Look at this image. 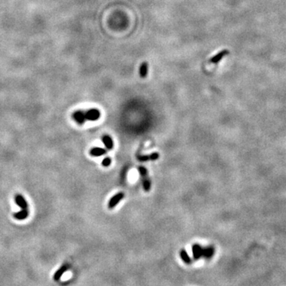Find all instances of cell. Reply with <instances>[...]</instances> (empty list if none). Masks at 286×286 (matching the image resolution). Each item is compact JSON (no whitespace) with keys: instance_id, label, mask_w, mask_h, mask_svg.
<instances>
[{"instance_id":"6da1fadb","label":"cell","mask_w":286,"mask_h":286,"mask_svg":"<svg viewBox=\"0 0 286 286\" xmlns=\"http://www.w3.org/2000/svg\"><path fill=\"white\" fill-rule=\"evenodd\" d=\"M86 120L96 121L100 118V111L98 109H91L85 112Z\"/></svg>"},{"instance_id":"7a4b0ae2","label":"cell","mask_w":286,"mask_h":286,"mask_svg":"<svg viewBox=\"0 0 286 286\" xmlns=\"http://www.w3.org/2000/svg\"><path fill=\"white\" fill-rule=\"evenodd\" d=\"M123 197H124V193L123 192H119V193H117L114 196H112L111 200H110L109 203H108V207L110 209L114 208L119 203V202L123 199Z\"/></svg>"},{"instance_id":"3957f363","label":"cell","mask_w":286,"mask_h":286,"mask_svg":"<svg viewBox=\"0 0 286 286\" xmlns=\"http://www.w3.org/2000/svg\"><path fill=\"white\" fill-rule=\"evenodd\" d=\"M192 254L193 258L196 260L200 259L203 257V247L198 244H195L192 246Z\"/></svg>"},{"instance_id":"277c9868","label":"cell","mask_w":286,"mask_h":286,"mask_svg":"<svg viewBox=\"0 0 286 286\" xmlns=\"http://www.w3.org/2000/svg\"><path fill=\"white\" fill-rule=\"evenodd\" d=\"M73 119H75V121L77 122L78 124H83V123H84L85 120H86L85 113L82 111H76L73 114Z\"/></svg>"},{"instance_id":"5b68a950","label":"cell","mask_w":286,"mask_h":286,"mask_svg":"<svg viewBox=\"0 0 286 286\" xmlns=\"http://www.w3.org/2000/svg\"><path fill=\"white\" fill-rule=\"evenodd\" d=\"M160 157L159 153L157 152L153 153L149 155H145V156L137 157V160L140 161H156Z\"/></svg>"},{"instance_id":"8992f818","label":"cell","mask_w":286,"mask_h":286,"mask_svg":"<svg viewBox=\"0 0 286 286\" xmlns=\"http://www.w3.org/2000/svg\"><path fill=\"white\" fill-rule=\"evenodd\" d=\"M102 141L107 149H112L114 146L113 140L109 135H104L102 137Z\"/></svg>"},{"instance_id":"52a82bcc","label":"cell","mask_w":286,"mask_h":286,"mask_svg":"<svg viewBox=\"0 0 286 286\" xmlns=\"http://www.w3.org/2000/svg\"><path fill=\"white\" fill-rule=\"evenodd\" d=\"M68 269V265H63L60 269L57 270L56 273H55L54 276H53V279L55 280H59L60 279V277H62V275L65 273Z\"/></svg>"},{"instance_id":"ba28073f","label":"cell","mask_w":286,"mask_h":286,"mask_svg":"<svg viewBox=\"0 0 286 286\" xmlns=\"http://www.w3.org/2000/svg\"><path fill=\"white\" fill-rule=\"evenodd\" d=\"M15 200H16V203H17L18 205L20 207H22V211H27V203L22 196H20V195H18V196H16Z\"/></svg>"},{"instance_id":"9c48e42d","label":"cell","mask_w":286,"mask_h":286,"mask_svg":"<svg viewBox=\"0 0 286 286\" xmlns=\"http://www.w3.org/2000/svg\"><path fill=\"white\" fill-rule=\"evenodd\" d=\"M214 254V249L213 247H207L203 248V257L207 259H210L212 258Z\"/></svg>"},{"instance_id":"30bf717a","label":"cell","mask_w":286,"mask_h":286,"mask_svg":"<svg viewBox=\"0 0 286 286\" xmlns=\"http://www.w3.org/2000/svg\"><path fill=\"white\" fill-rule=\"evenodd\" d=\"M107 153V150L104 148H100V147H96L91 149L90 154L94 157H100L102 155H104Z\"/></svg>"},{"instance_id":"8fae6325","label":"cell","mask_w":286,"mask_h":286,"mask_svg":"<svg viewBox=\"0 0 286 286\" xmlns=\"http://www.w3.org/2000/svg\"><path fill=\"white\" fill-rule=\"evenodd\" d=\"M228 53H228L227 50L221 51L220 53H219L218 54L215 55V56H214V57H213L211 59V63H218L219 61V60H222V58L224 57V56L227 55Z\"/></svg>"},{"instance_id":"7c38bea8","label":"cell","mask_w":286,"mask_h":286,"mask_svg":"<svg viewBox=\"0 0 286 286\" xmlns=\"http://www.w3.org/2000/svg\"><path fill=\"white\" fill-rule=\"evenodd\" d=\"M139 74L141 76V77H146L147 74H148V63L143 62L141 64L139 68Z\"/></svg>"},{"instance_id":"4fadbf2b","label":"cell","mask_w":286,"mask_h":286,"mask_svg":"<svg viewBox=\"0 0 286 286\" xmlns=\"http://www.w3.org/2000/svg\"><path fill=\"white\" fill-rule=\"evenodd\" d=\"M181 258L183 260V262L186 264H190L191 263V258L189 255L188 254L187 251L185 250H182L181 251Z\"/></svg>"},{"instance_id":"5bb4252c","label":"cell","mask_w":286,"mask_h":286,"mask_svg":"<svg viewBox=\"0 0 286 286\" xmlns=\"http://www.w3.org/2000/svg\"><path fill=\"white\" fill-rule=\"evenodd\" d=\"M143 188L145 189V192H149L151 188V183L147 177H143Z\"/></svg>"},{"instance_id":"9a60e30c","label":"cell","mask_w":286,"mask_h":286,"mask_svg":"<svg viewBox=\"0 0 286 286\" xmlns=\"http://www.w3.org/2000/svg\"><path fill=\"white\" fill-rule=\"evenodd\" d=\"M27 215H28V211H22L14 214L15 218L18 219H24L27 218Z\"/></svg>"},{"instance_id":"2e32d148","label":"cell","mask_w":286,"mask_h":286,"mask_svg":"<svg viewBox=\"0 0 286 286\" xmlns=\"http://www.w3.org/2000/svg\"><path fill=\"white\" fill-rule=\"evenodd\" d=\"M138 171H139L140 175H141L142 177H147L148 172H147V170L145 167H143V166H140V167L138 168Z\"/></svg>"},{"instance_id":"e0dca14e","label":"cell","mask_w":286,"mask_h":286,"mask_svg":"<svg viewBox=\"0 0 286 286\" xmlns=\"http://www.w3.org/2000/svg\"><path fill=\"white\" fill-rule=\"evenodd\" d=\"M111 157H105L104 160L102 161V165L104 166V167H108V166L111 165Z\"/></svg>"}]
</instances>
